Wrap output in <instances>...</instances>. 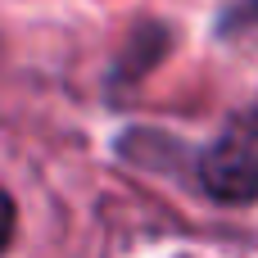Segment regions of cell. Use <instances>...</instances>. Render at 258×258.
<instances>
[{
    "label": "cell",
    "mask_w": 258,
    "mask_h": 258,
    "mask_svg": "<svg viewBox=\"0 0 258 258\" xmlns=\"http://www.w3.org/2000/svg\"><path fill=\"white\" fill-rule=\"evenodd\" d=\"M195 186L209 204L249 209L258 200V104L236 109L195 154Z\"/></svg>",
    "instance_id": "cell-1"
},
{
    "label": "cell",
    "mask_w": 258,
    "mask_h": 258,
    "mask_svg": "<svg viewBox=\"0 0 258 258\" xmlns=\"http://www.w3.org/2000/svg\"><path fill=\"white\" fill-rule=\"evenodd\" d=\"M168 45H172L168 41V27H141L132 36V54H122V63H118L113 77H141V73H150L154 59L168 54Z\"/></svg>",
    "instance_id": "cell-2"
},
{
    "label": "cell",
    "mask_w": 258,
    "mask_h": 258,
    "mask_svg": "<svg viewBox=\"0 0 258 258\" xmlns=\"http://www.w3.org/2000/svg\"><path fill=\"white\" fill-rule=\"evenodd\" d=\"M258 27V0H240V5H231L222 18H218V32L227 36V32H249Z\"/></svg>",
    "instance_id": "cell-3"
},
{
    "label": "cell",
    "mask_w": 258,
    "mask_h": 258,
    "mask_svg": "<svg viewBox=\"0 0 258 258\" xmlns=\"http://www.w3.org/2000/svg\"><path fill=\"white\" fill-rule=\"evenodd\" d=\"M14 227H18V209H14L9 190L0 186V254L9 249V240H14Z\"/></svg>",
    "instance_id": "cell-4"
},
{
    "label": "cell",
    "mask_w": 258,
    "mask_h": 258,
    "mask_svg": "<svg viewBox=\"0 0 258 258\" xmlns=\"http://www.w3.org/2000/svg\"><path fill=\"white\" fill-rule=\"evenodd\" d=\"M177 258H190V254H177Z\"/></svg>",
    "instance_id": "cell-5"
}]
</instances>
